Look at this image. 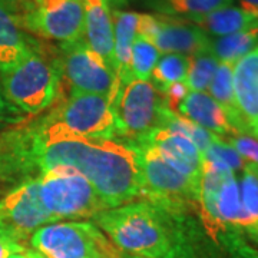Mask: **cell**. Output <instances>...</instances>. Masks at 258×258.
<instances>
[{
  "label": "cell",
  "instance_id": "1",
  "mask_svg": "<svg viewBox=\"0 0 258 258\" xmlns=\"http://www.w3.org/2000/svg\"><path fill=\"white\" fill-rule=\"evenodd\" d=\"M96 227L122 254L138 258H194L181 212L132 201L98 214Z\"/></svg>",
  "mask_w": 258,
  "mask_h": 258
},
{
  "label": "cell",
  "instance_id": "2",
  "mask_svg": "<svg viewBox=\"0 0 258 258\" xmlns=\"http://www.w3.org/2000/svg\"><path fill=\"white\" fill-rule=\"evenodd\" d=\"M3 92L10 103L26 116L39 115L50 108L60 91V76L53 53L35 43L20 63L0 75Z\"/></svg>",
  "mask_w": 258,
  "mask_h": 258
},
{
  "label": "cell",
  "instance_id": "3",
  "mask_svg": "<svg viewBox=\"0 0 258 258\" xmlns=\"http://www.w3.org/2000/svg\"><path fill=\"white\" fill-rule=\"evenodd\" d=\"M116 135L125 141H138L161 128L169 113L164 93L142 79L119 83L112 96Z\"/></svg>",
  "mask_w": 258,
  "mask_h": 258
},
{
  "label": "cell",
  "instance_id": "4",
  "mask_svg": "<svg viewBox=\"0 0 258 258\" xmlns=\"http://www.w3.org/2000/svg\"><path fill=\"white\" fill-rule=\"evenodd\" d=\"M30 248L46 258H120V251L95 224L59 221L35 231Z\"/></svg>",
  "mask_w": 258,
  "mask_h": 258
},
{
  "label": "cell",
  "instance_id": "5",
  "mask_svg": "<svg viewBox=\"0 0 258 258\" xmlns=\"http://www.w3.org/2000/svg\"><path fill=\"white\" fill-rule=\"evenodd\" d=\"M39 178L40 198L52 222L95 218L109 210L86 178L69 169H55Z\"/></svg>",
  "mask_w": 258,
  "mask_h": 258
},
{
  "label": "cell",
  "instance_id": "6",
  "mask_svg": "<svg viewBox=\"0 0 258 258\" xmlns=\"http://www.w3.org/2000/svg\"><path fill=\"white\" fill-rule=\"evenodd\" d=\"M132 144L138 151L141 197L178 212L189 204H198L201 181H195L169 165L154 148L141 142Z\"/></svg>",
  "mask_w": 258,
  "mask_h": 258
},
{
  "label": "cell",
  "instance_id": "7",
  "mask_svg": "<svg viewBox=\"0 0 258 258\" xmlns=\"http://www.w3.org/2000/svg\"><path fill=\"white\" fill-rule=\"evenodd\" d=\"M53 56L60 85H66L69 92L93 93L112 99L118 83L116 75L88 47L83 39L60 43Z\"/></svg>",
  "mask_w": 258,
  "mask_h": 258
},
{
  "label": "cell",
  "instance_id": "8",
  "mask_svg": "<svg viewBox=\"0 0 258 258\" xmlns=\"http://www.w3.org/2000/svg\"><path fill=\"white\" fill-rule=\"evenodd\" d=\"M43 119L75 135L116 138L111 98L93 93L69 92Z\"/></svg>",
  "mask_w": 258,
  "mask_h": 258
},
{
  "label": "cell",
  "instance_id": "9",
  "mask_svg": "<svg viewBox=\"0 0 258 258\" xmlns=\"http://www.w3.org/2000/svg\"><path fill=\"white\" fill-rule=\"evenodd\" d=\"M23 29L35 36L72 43L85 35V5L81 0H36L19 12Z\"/></svg>",
  "mask_w": 258,
  "mask_h": 258
},
{
  "label": "cell",
  "instance_id": "10",
  "mask_svg": "<svg viewBox=\"0 0 258 258\" xmlns=\"http://www.w3.org/2000/svg\"><path fill=\"white\" fill-rule=\"evenodd\" d=\"M137 35L151 40L159 53L192 56L208 50L210 39L205 32L185 19L165 15H139Z\"/></svg>",
  "mask_w": 258,
  "mask_h": 258
},
{
  "label": "cell",
  "instance_id": "11",
  "mask_svg": "<svg viewBox=\"0 0 258 258\" xmlns=\"http://www.w3.org/2000/svg\"><path fill=\"white\" fill-rule=\"evenodd\" d=\"M0 222L23 242L39 228L53 224L40 198L39 178H28L0 200Z\"/></svg>",
  "mask_w": 258,
  "mask_h": 258
},
{
  "label": "cell",
  "instance_id": "12",
  "mask_svg": "<svg viewBox=\"0 0 258 258\" xmlns=\"http://www.w3.org/2000/svg\"><path fill=\"white\" fill-rule=\"evenodd\" d=\"M129 142H141L154 148L169 165L195 181H201L203 154L195 147L192 141L181 132L161 126L154 129L144 138Z\"/></svg>",
  "mask_w": 258,
  "mask_h": 258
},
{
  "label": "cell",
  "instance_id": "13",
  "mask_svg": "<svg viewBox=\"0 0 258 258\" xmlns=\"http://www.w3.org/2000/svg\"><path fill=\"white\" fill-rule=\"evenodd\" d=\"M35 43L20 23L16 0H0V75L15 69Z\"/></svg>",
  "mask_w": 258,
  "mask_h": 258
},
{
  "label": "cell",
  "instance_id": "14",
  "mask_svg": "<svg viewBox=\"0 0 258 258\" xmlns=\"http://www.w3.org/2000/svg\"><path fill=\"white\" fill-rule=\"evenodd\" d=\"M234 93L248 135L258 139V46L234 64Z\"/></svg>",
  "mask_w": 258,
  "mask_h": 258
},
{
  "label": "cell",
  "instance_id": "15",
  "mask_svg": "<svg viewBox=\"0 0 258 258\" xmlns=\"http://www.w3.org/2000/svg\"><path fill=\"white\" fill-rule=\"evenodd\" d=\"M85 5V35L88 47L101 57L105 64L116 75L113 23L111 12L103 0H83Z\"/></svg>",
  "mask_w": 258,
  "mask_h": 258
},
{
  "label": "cell",
  "instance_id": "16",
  "mask_svg": "<svg viewBox=\"0 0 258 258\" xmlns=\"http://www.w3.org/2000/svg\"><path fill=\"white\" fill-rule=\"evenodd\" d=\"M176 113L192 120L194 123L220 138L224 137L228 139L240 135L237 129L232 126L225 111L207 92L189 91L184 101L179 103Z\"/></svg>",
  "mask_w": 258,
  "mask_h": 258
},
{
  "label": "cell",
  "instance_id": "17",
  "mask_svg": "<svg viewBox=\"0 0 258 258\" xmlns=\"http://www.w3.org/2000/svg\"><path fill=\"white\" fill-rule=\"evenodd\" d=\"M185 20L191 22L197 28L205 32L208 36L221 37L241 32L244 29L252 26L258 22V16L248 10L235 6H228L222 9L214 10L205 15L185 16Z\"/></svg>",
  "mask_w": 258,
  "mask_h": 258
},
{
  "label": "cell",
  "instance_id": "18",
  "mask_svg": "<svg viewBox=\"0 0 258 258\" xmlns=\"http://www.w3.org/2000/svg\"><path fill=\"white\" fill-rule=\"evenodd\" d=\"M113 23V43H115V59H116V86L132 79L131 60L132 46L137 36L139 13L122 12L115 9L111 13Z\"/></svg>",
  "mask_w": 258,
  "mask_h": 258
},
{
  "label": "cell",
  "instance_id": "19",
  "mask_svg": "<svg viewBox=\"0 0 258 258\" xmlns=\"http://www.w3.org/2000/svg\"><path fill=\"white\" fill-rule=\"evenodd\" d=\"M234 64L230 62H220L212 78L211 83L208 86L210 96L217 102L225 113L228 115L232 126L237 129L240 135H248V129L245 126V122L241 116L235 93H234ZM249 137V135H248Z\"/></svg>",
  "mask_w": 258,
  "mask_h": 258
},
{
  "label": "cell",
  "instance_id": "20",
  "mask_svg": "<svg viewBox=\"0 0 258 258\" xmlns=\"http://www.w3.org/2000/svg\"><path fill=\"white\" fill-rule=\"evenodd\" d=\"M258 42V22L252 26L228 36L210 39V52L218 62L237 63L242 56L251 52Z\"/></svg>",
  "mask_w": 258,
  "mask_h": 258
},
{
  "label": "cell",
  "instance_id": "21",
  "mask_svg": "<svg viewBox=\"0 0 258 258\" xmlns=\"http://www.w3.org/2000/svg\"><path fill=\"white\" fill-rule=\"evenodd\" d=\"M189 68V56L179 53H165L159 57L155 64L149 82L157 88L159 92H165L174 83L185 82Z\"/></svg>",
  "mask_w": 258,
  "mask_h": 258
},
{
  "label": "cell",
  "instance_id": "22",
  "mask_svg": "<svg viewBox=\"0 0 258 258\" xmlns=\"http://www.w3.org/2000/svg\"><path fill=\"white\" fill-rule=\"evenodd\" d=\"M218 59L208 50L189 56V68L185 83L191 92H205L218 68Z\"/></svg>",
  "mask_w": 258,
  "mask_h": 258
},
{
  "label": "cell",
  "instance_id": "23",
  "mask_svg": "<svg viewBox=\"0 0 258 258\" xmlns=\"http://www.w3.org/2000/svg\"><path fill=\"white\" fill-rule=\"evenodd\" d=\"M159 50L157 46L144 36H135L132 46V60H131V72L134 79L149 81L151 74L159 60Z\"/></svg>",
  "mask_w": 258,
  "mask_h": 258
},
{
  "label": "cell",
  "instance_id": "24",
  "mask_svg": "<svg viewBox=\"0 0 258 258\" xmlns=\"http://www.w3.org/2000/svg\"><path fill=\"white\" fill-rule=\"evenodd\" d=\"M238 185H240L242 205L255 222L257 227L255 240L258 241V165L247 164L244 166L241 184Z\"/></svg>",
  "mask_w": 258,
  "mask_h": 258
},
{
  "label": "cell",
  "instance_id": "25",
  "mask_svg": "<svg viewBox=\"0 0 258 258\" xmlns=\"http://www.w3.org/2000/svg\"><path fill=\"white\" fill-rule=\"evenodd\" d=\"M203 159L215 165L230 168L232 172L244 169V166L247 165V162L238 155V152L227 142H224L220 137L212 142L205 154H203Z\"/></svg>",
  "mask_w": 258,
  "mask_h": 258
},
{
  "label": "cell",
  "instance_id": "26",
  "mask_svg": "<svg viewBox=\"0 0 258 258\" xmlns=\"http://www.w3.org/2000/svg\"><path fill=\"white\" fill-rule=\"evenodd\" d=\"M154 8L159 10V15H181L184 18L214 12L210 0H155Z\"/></svg>",
  "mask_w": 258,
  "mask_h": 258
},
{
  "label": "cell",
  "instance_id": "27",
  "mask_svg": "<svg viewBox=\"0 0 258 258\" xmlns=\"http://www.w3.org/2000/svg\"><path fill=\"white\" fill-rule=\"evenodd\" d=\"M26 119H28V116L23 112L19 111L18 108L13 103H10L9 99L6 98L3 88H2V83H0V135L10 129L26 123Z\"/></svg>",
  "mask_w": 258,
  "mask_h": 258
},
{
  "label": "cell",
  "instance_id": "28",
  "mask_svg": "<svg viewBox=\"0 0 258 258\" xmlns=\"http://www.w3.org/2000/svg\"><path fill=\"white\" fill-rule=\"evenodd\" d=\"M224 142L234 148L247 164L258 165V139L248 135H238L224 139Z\"/></svg>",
  "mask_w": 258,
  "mask_h": 258
},
{
  "label": "cell",
  "instance_id": "29",
  "mask_svg": "<svg viewBox=\"0 0 258 258\" xmlns=\"http://www.w3.org/2000/svg\"><path fill=\"white\" fill-rule=\"evenodd\" d=\"M26 249L23 241L19 240L15 232L0 222V258H8L10 254Z\"/></svg>",
  "mask_w": 258,
  "mask_h": 258
},
{
  "label": "cell",
  "instance_id": "30",
  "mask_svg": "<svg viewBox=\"0 0 258 258\" xmlns=\"http://www.w3.org/2000/svg\"><path fill=\"white\" fill-rule=\"evenodd\" d=\"M188 92H189V89H188V86H186L185 82L174 83L172 86H169L165 92H164L166 108L172 112V113H176L179 103L184 101L185 96L188 95Z\"/></svg>",
  "mask_w": 258,
  "mask_h": 258
},
{
  "label": "cell",
  "instance_id": "31",
  "mask_svg": "<svg viewBox=\"0 0 258 258\" xmlns=\"http://www.w3.org/2000/svg\"><path fill=\"white\" fill-rule=\"evenodd\" d=\"M240 8L248 10V12L258 16V0H240Z\"/></svg>",
  "mask_w": 258,
  "mask_h": 258
},
{
  "label": "cell",
  "instance_id": "32",
  "mask_svg": "<svg viewBox=\"0 0 258 258\" xmlns=\"http://www.w3.org/2000/svg\"><path fill=\"white\" fill-rule=\"evenodd\" d=\"M103 3L109 8H119V6H123L125 3H126V0H103Z\"/></svg>",
  "mask_w": 258,
  "mask_h": 258
},
{
  "label": "cell",
  "instance_id": "33",
  "mask_svg": "<svg viewBox=\"0 0 258 258\" xmlns=\"http://www.w3.org/2000/svg\"><path fill=\"white\" fill-rule=\"evenodd\" d=\"M26 255H28V258H46L45 255L39 254L37 251H35V249L32 248H26Z\"/></svg>",
  "mask_w": 258,
  "mask_h": 258
},
{
  "label": "cell",
  "instance_id": "34",
  "mask_svg": "<svg viewBox=\"0 0 258 258\" xmlns=\"http://www.w3.org/2000/svg\"><path fill=\"white\" fill-rule=\"evenodd\" d=\"M8 258H28V255H26V249L18 251V252H13V254H10Z\"/></svg>",
  "mask_w": 258,
  "mask_h": 258
},
{
  "label": "cell",
  "instance_id": "35",
  "mask_svg": "<svg viewBox=\"0 0 258 258\" xmlns=\"http://www.w3.org/2000/svg\"><path fill=\"white\" fill-rule=\"evenodd\" d=\"M120 258H138V257H131V255H126V254H122V252H120Z\"/></svg>",
  "mask_w": 258,
  "mask_h": 258
},
{
  "label": "cell",
  "instance_id": "36",
  "mask_svg": "<svg viewBox=\"0 0 258 258\" xmlns=\"http://www.w3.org/2000/svg\"><path fill=\"white\" fill-rule=\"evenodd\" d=\"M2 178H3V176H2V172H0V181H2Z\"/></svg>",
  "mask_w": 258,
  "mask_h": 258
},
{
  "label": "cell",
  "instance_id": "37",
  "mask_svg": "<svg viewBox=\"0 0 258 258\" xmlns=\"http://www.w3.org/2000/svg\"><path fill=\"white\" fill-rule=\"evenodd\" d=\"M81 2H83V0H81Z\"/></svg>",
  "mask_w": 258,
  "mask_h": 258
}]
</instances>
